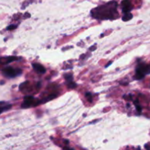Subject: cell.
I'll return each mask as SVG.
<instances>
[{"instance_id":"6da1fadb","label":"cell","mask_w":150,"mask_h":150,"mask_svg":"<svg viewBox=\"0 0 150 150\" xmlns=\"http://www.w3.org/2000/svg\"><path fill=\"white\" fill-rule=\"evenodd\" d=\"M150 73V65L145 64H140L136 70V79L137 80H141L144 79L146 75Z\"/></svg>"},{"instance_id":"7a4b0ae2","label":"cell","mask_w":150,"mask_h":150,"mask_svg":"<svg viewBox=\"0 0 150 150\" xmlns=\"http://www.w3.org/2000/svg\"><path fill=\"white\" fill-rule=\"evenodd\" d=\"M2 73L4 76L7 78H14L21 73V70H15L11 67H7L2 70Z\"/></svg>"},{"instance_id":"3957f363","label":"cell","mask_w":150,"mask_h":150,"mask_svg":"<svg viewBox=\"0 0 150 150\" xmlns=\"http://www.w3.org/2000/svg\"><path fill=\"white\" fill-rule=\"evenodd\" d=\"M35 98H34V97L26 96L24 98V99H23V102L21 105L22 108H29V107L31 106H34V105L36 106V105H38V104L40 103V100H37L36 103H35Z\"/></svg>"},{"instance_id":"277c9868","label":"cell","mask_w":150,"mask_h":150,"mask_svg":"<svg viewBox=\"0 0 150 150\" xmlns=\"http://www.w3.org/2000/svg\"><path fill=\"white\" fill-rule=\"evenodd\" d=\"M122 11L123 13H130V10H132V5L131 3L129 0H124L122 2Z\"/></svg>"},{"instance_id":"5b68a950","label":"cell","mask_w":150,"mask_h":150,"mask_svg":"<svg viewBox=\"0 0 150 150\" xmlns=\"http://www.w3.org/2000/svg\"><path fill=\"white\" fill-rule=\"evenodd\" d=\"M32 67H33L34 70L36 72H38V73L42 74V73H45V71H46L43 66L41 65V64H38V63H33V64H32Z\"/></svg>"},{"instance_id":"8992f818","label":"cell","mask_w":150,"mask_h":150,"mask_svg":"<svg viewBox=\"0 0 150 150\" xmlns=\"http://www.w3.org/2000/svg\"><path fill=\"white\" fill-rule=\"evenodd\" d=\"M17 57H1L0 58V64H8V63L12 62L13 61H16L17 60Z\"/></svg>"},{"instance_id":"52a82bcc","label":"cell","mask_w":150,"mask_h":150,"mask_svg":"<svg viewBox=\"0 0 150 150\" xmlns=\"http://www.w3.org/2000/svg\"><path fill=\"white\" fill-rule=\"evenodd\" d=\"M132 18H133V15L130 13H125V16L122 17V20L124 21H127L130 20Z\"/></svg>"},{"instance_id":"ba28073f","label":"cell","mask_w":150,"mask_h":150,"mask_svg":"<svg viewBox=\"0 0 150 150\" xmlns=\"http://www.w3.org/2000/svg\"><path fill=\"white\" fill-rule=\"evenodd\" d=\"M11 108H12L11 105H4V106H1L0 107V114H1V113L4 112V111H8V110Z\"/></svg>"},{"instance_id":"9c48e42d","label":"cell","mask_w":150,"mask_h":150,"mask_svg":"<svg viewBox=\"0 0 150 150\" xmlns=\"http://www.w3.org/2000/svg\"><path fill=\"white\" fill-rule=\"evenodd\" d=\"M64 79L67 80V81L72 82V80H73V76L71 75H65L64 76Z\"/></svg>"},{"instance_id":"30bf717a","label":"cell","mask_w":150,"mask_h":150,"mask_svg":"<svg viewBox=\"0 0 150 150\" xmlns=\"http://www.w3.org/2000/svg\"><path fill=\"white\" fill-rule=\"evenodd\" d=\"M86 98H87V100L89 101V102H92V95H91L89 92L86 93Z\"/></svg>"},{"instance_id":"8fae6325","label":"cell","mask_w":150,"mask_h":150,"mask_svg":"<svg viewBox=\"0 0 150 150\" xmlns=\"http://www.w3.org/2000/svg\"><path fill=\"white\" fill-rule=\"evenodd\" d=\"M76 84L75 83H73V82H70V83L68 84V88H70V89H73V88H76Z\"/></svg>"},{"instance_id":"7c38bea8","label":"cell","mask_w":150,"mask_h":150,"mask_svg":"<svg viewBox=\"0 0 150 150\" xmlns=\"http://www.w3.org/2000/svg\"><path fill=\"white\" fill-rule=\"evenodd\" d=\"M16 25H10V26H8V27H7V29H8V30H12V29H16Z\"/></svg>"},{"instance_id":"4fadbf2b","label":"cell","mask_w":150,"mask_h":150,"mask_svg":"<svg viewBox=\"0 0 150 150\" xmlns=\"http://www.w3.org/2000/svg\"><path fill=\"white\" fill-rule=\"evenodd\" d=\"M64 150H73V149H66V148H65V149H64Z\"/></svg>"}]
</instances>
